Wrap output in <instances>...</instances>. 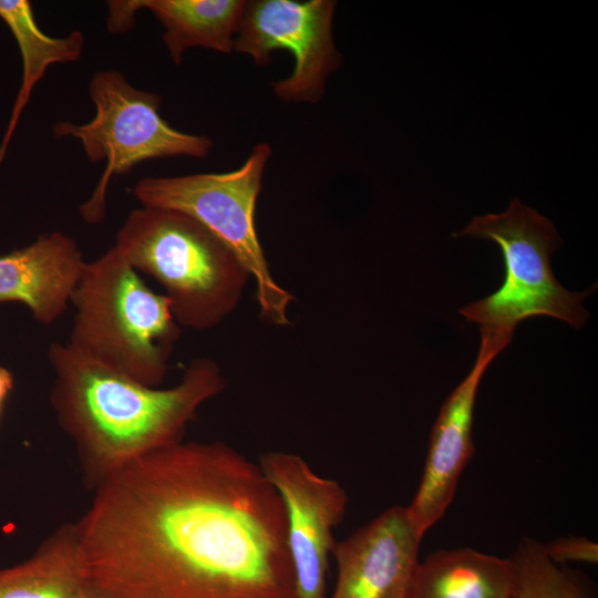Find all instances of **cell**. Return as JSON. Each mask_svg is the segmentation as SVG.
<instances>
[{"label": "cell", "instance_id": "obj_9", "mask_svg": "<svg viewBox=\"0 0 598 598\" xmlns=\"http://www.w3.org/2000/svg\"><path fill=\"white\" fill-rule=\"evenodd\" d=\"M258 465L285 506L298 598H326L337 543L332 532L346 515L347 492L337 481L317 475L297 454L267 452Z\"/></svg>", "mask_w": 598, "mask_h": 598}, {"label": "cell", "instance_id": "obj_18", "mask_svg": "<svg viewBox=\"0 0 598 598\" xmlns=\"http://www.w3.org/2000/svg\"><path fill=\"white\" fill-rule=\"evenodd\" d=\"M547 557L558 565L568 563H585L597 565L598 545L585 536H560L544 544Z\"/></svg>", "mask_w": 598, "mask_h": 598}, {"label": "cell", "instance_id": "obj_13", "mask_svg": "<svg viewBox=\"0 0 598 598\" xmlns=\"http://www.w3.org/2000/svg\"><path fill=\"white\" fill-rule=\"evenodd\" d=\"M244 0H115L107 1L111 33L126 32L134 14L148 9L164 28L163 42L175 64L184 52L203 47L221 53L234 51Z\"/></svg>", "mask_w": 598, "mask_h": 598}, {"label": "cell", "instance_id": "obj_10", "mask_svg": "<svg viewBox=\"0 0 598 598\" xmlns=\"http://www.w3.org/2000/svg\"><path fill=\"white\" fill-rule=\"evenodd\" d=\"M481 330V346L473 368L450 393L433 424L419 488L405 506L409 519L423 538L452 504L460 477L474 453L472 429L480 383L493 360L514 334Z\"/></svg>", "mask_w": 598, "mask_h": 598}, {"label": "cell", "instance_id": "obj_14", "mask_svg": "<svg viewBox=\"0 0 598 598\" xmlns=\"http://www.w3.org/2000/svg\"><path fill=\"white\" fill-rule=\"evenodd\" d=\"M514 586L511 557L437 549L416 564L405 598H512Z\"/></svg>", "mask_w": 598, "mask_h": 598}, {"label": "cell", "instance_id": "obj_16", "mask_svg": "<svg viewBox=\"0 0 598 598\" xmlns=\"http://www.w3.org/2000/svg\"><path fill=\"white\" fill-rule=\"evenodd\" d=\"M0 18L9 27L19 45L23 69L22 83L0 145L1 163L33 87L51 64L79 60L83 53L85 39L81 31H71L63 38L47 35L38 27L31 3L27 0H0Z\"/></svg>", "mask_w": 598, "mask_h": 598}, {"label": "cell", "instance_id": "obj_12", "mask_svg": "<svg viewBox=\"0 0 598 598\" xmlns=\"http://www.w3.org/2000/svg\"><path fill=\"white\" fill-rule=\"evenodd\" d=\"M68 235L52 231L0 256V302L25 305L35 320L50 326L66 310L85 265Z\"/></svg>", "mask_w": 598, "mask_h": 598}, {"label": "cell", "instance_id": "obj_19", "mask_svg": "<svg viewBox=\"0 0 598 598\" xmlns=\"http://www.w3.org/2000/svg\"><path fill=\"white\" fill-rule=\"evenodd\" d=\"M13 377L9 370L0 365V415L3 410L4 402L13 389Z\"/></svg>", "mask_w": 598, "mask_h": 598}, {"label": "cell", "instance_id": "obj_8", "mask_svg": "<svg viewBox=\"0 0 598 598\" xmlns=\"http://www.w3.org/2000/svg\"><path fill=\"white\" fill-rule=\"evenodd\" d=\"M336 1H246L234 50L265 66L271 52L287 49L295 58L290 75L271 83L283 102L318 103L329 75L342 61L332 39Z\"/></svg>", "mask_w": 598, "mask_h": 598}, {"label": "cell", "instance_id": "obj_17", "mask_svg": "<svg viewBox=\"0 0 598 598\" xmlns=\"http://www.w3.org/2000/svg\"><path fill=\"white\" fill-rule=\"evenodd\" d=\"M509 557L515 569L512 598H597L584 573L551 561L535 538L523 537Z\"/></svg>", "mask_w": 598, "mask_h": 598}, {"label": "cell", "instance_id": "obj_11", "mask_svg": "<svg viewBox=\"0 0 598 598\" xmlns=\"http://www.w3.org/2000/svg\"><path fill=\"white\" fill-rule=\"evenodd\" d=\"M422 538L404 506L394 505L337 542V581L330 598H405Z\"/></svg>", "mask_w": 598, "mask_h": 598}, {"label": "cell", "instance_id": "obj_4", "mask_svg": "<svg viewBox=\"0 0 598 598\" xmlns=\"http://www.w3.org/2000/svg\"><path fill=\"white\" fill-rule=\"evenodd\" d=\"M114 247L137 272L165 289L175 321L194 330L220 324L237 308L250 279L210 230L174 209H133Z\"/></svg>", "mask_w": 598, "mask_h": 598}, {"label": "cell", "instance_id": "obj_15", "mask_svg": "<svg viewBox=\"0 0 598 598\" xmlns=\"http://www.w3.org/2000/svg\"><path fill=\"white\" fill-rule=\"evenodd\" d=\"M0 598H95L76 524L61 525L29 558L0 568Z\"/></svg>", "mask_w": 598, "mask_h": 598}, {"label": "cell", "instance_id": "obj_7", "mask_svg": "<svg viewBox=\"0 0 598 598\" xmlns=\"http://www.w3.org/2000/svg\"><path fill=\"white\" fill-rule=\"evenodd\" d=\"M95 105L94 117L75 124L59 121L52 132L56 138L78 140L92 163L105 162V168L92 196L80 207L82 218L97 224L105 216V196L110 179L153 158L208 156L213 141L171 126L159 114L162 97L130 84L115 70L95 73L89 84Z\"/></svg>", "mask_w": 598, "mask_h": 598}, {"label": "cell", "instance_id": "obj_5", "mask_svg": "<svg viewBox=\"0 0 598 598\" xmlns=\"http://www.w3.org/2000/svg\"><path fill=\"white\" fill-rule=\"evenodd\" d=\"M457 236L494 241L504 260L502 286L460 309L468 322L512 334L533 317H553L575 329L586 323L589 315L581 303L595 289L571 292L557 281L550 256L563 240L545 216L513 198L505 212L474 217Z\"/></svg>", "mask_w": 598, "mask_h": 598}, {"label": "cell", "instance_id": "obj_6", "mask_svg": "<svg viewBox=\"0 0 598 598\" xmlns=\"http://www.w3.org/2000/svg\"><path fill=\"white\" fill-rule=\"evenodd\" d=\"M270 154V145L259 143L235 171L144 177L135 183L132 193L142 206L185 213L210 230L255 280L260 317L274 326L287 327L288 307L295 297L274 279L255 224Z\"/></svg>", "mask_w": 598, "mask_h": 598}, {"label": "cell", "instance_id": "obj_2", "mask_svg": "<svg viewBox=\"0 0 598 598\" xmlns=\"http://www.w3.org/2000/svg\"><path fill=\"white\" fill-rule=\"evenodd\" d=\"M48 360L52 408L93 489L134 461L182 442L202 404L225 388L221 370L205 357L192 360L167 389L144 385L68 343H51Z\"/></svg>", "mask_w": 598, "mask_h": 598}, {"label": "cell", "instance_id": "obj_3", "mask_svg": "<svg viewBox=\"0 0 598 598\" xmlns=\"http://www.w3.org/2000/svg\"><path fill=\"white\" fill-rule=\"evenodd\" d=\"M68 346L144 385L159 388L181 337L171 302L154 292L113 246L85 262L71 302Z\"/></svg>", "mask_w": 598, "mask_h": 598}, {"label": "cell", "instance_id": "obj_1", "mask_svg": "<svg viewBox=\"0 0 598 598\" xmlns=\"http://www.w3.org/2000/svg\"><path fill=\"white\" fill-rule=\"evenodd\" d=\"M75 522L95 598H298L281 497L220 441L120 470Z\"/></svg>", "mask_w": 598, "mask_h": 598}]
</instances>
